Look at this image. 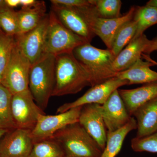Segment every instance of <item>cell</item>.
I'll use <instances>...</instances> for the list:
<instances>
[{"instance_id": "cell-1", "label": "cell", "mask_w": 157, "mask_h": 157, "mask_svg": "<svg viewBox=\"0 0 157 157\" xmlns=\"http://www.w3.org/2000/svg\"><path fill=\"white\" fill-rule=\"evenodd\" d=\"M56 84L52 97L77 94L87 86L91 78L86 67L72 52L56 56Z\"/></svg>"}, {"instance_id": "cell-2", "label": "cell", "mask_w": 157, "mask_h": 157, "mask_svg": "<svg viewBox=\"0 0 157 157\" xmlns=\"http://www.w3.org/2000/svg\"><path fill=\"white\" fill-rule=\"evenodd\" d=\"M56 56L44 53L31 66L29 89L34 101L44 110L52 97L56 84Z\"/></svg>"}, {"instance_id": "cell-3", "label": "cell", "mask_w": 157, "mask_h": 157, "mask_svg": "<svg viewBox=\"0 0 157 157\" xmlns=\"http://www.w3.org/2000/svg\"><path fill=\"white\" fill-rule=\"evenodd\" d=\"M49 139L60 146L64 157H101L103 152L78 122L65 127Z\"/></svg>"}, {"instance_id": "cell-4", "label": "cell", "mask_w": 157, "mask_h": 157, "mask_svg": "<svg viewBox=\"0 0 157 157\" xmlns=\"http://www.w3.org/2000/svg\"><path fill=\"white\" fill-rule=\"evenodd\" d=\"M73 53L90 73L91 87L117 77V73L113 68L115 56L109 49H100L86 43L76 47Z\"/></svg>"}, {"instance_id": "cell-5", "label": "cell", "mask_w": 157, "mask_h": 157, "mask_svg": "<svg viewBox=\"0 0 157 157\" xmlns=\"http://www.w3.org/2000/svg\"><path fill=\"white\" fill-rule=\"evenodd\" d=\"M44 43L43 53L56 56L73 52L79 45L88 43L64 26L51 11Z\"/></svg>"}, {"instance_id": "cell-6", "label": "cell", "mask_w": 157, "mask_h": 157, "mask_svg": "<svg viewBox=\"0 0 157 157\" xmlns=\"http://www.w3.org/2000/svg\"><path fill=\"white\" fill-rule=\"evenodd\" d=\"M30 61L15 43L1 84L14 95L29 89Z\"/></svg>"}, {"instance_id": "cell-7", "label": "cell", "mask_w": 157, "mask_h": 157, "mask_svg": "<svg viewBox=\"0 0 157 157\" xmlns=\"http://www.w3.org/2000/svg\"><path fill=\"white\" fill-rule=\"evenodd\" d=\"M82 107H76L55 115H40L36 126L31 132L34 143L49 139L65 127L78 122Z\"/></svg>"}, {"instance_id": "cell-8", "label": "cell", "mask_w": 157, "mask_h": 157, "mask_svg": "<svg viewBox=\"0 0 157 157\" xmlns=\"http://www.w3.org/2000/svg\"><path fill=\"white\" fill-rule=\"evenodd\" d=\"M11 109L17 128L31 131L36 126L39 117L45 114L35 102L29 89L13 95Z\"/></svg>"}, {"instance_id": "cell-9", "label": "cell", "mask_w": 157, "mask_h": 157, "mask_svg": "<svg viewBox=\"0 0 157 157\" xmlns=\"http://www.w3.org/2000/svg\"><path fill=\"white\" fill-rule=\"evenodd\" d=\"M125 85H128V82L127 80L117 77L110 78L91 87L84 94L76 101L60 106L57 109L56 113H62L73 108L82 107L87 104H97L102 105L114 91Z\"/></svg>"}, {"instance_id": "cell-10", "label": "cell", "mask_w": 157, "mask_h": 157, "mask_svg": "<svg viewBox=\"0 0 157 157\" xmlns=\"http://www.w3.org/2000/svg\"><path fill=\"white\" fill-rule=\"evenodd\" d=\"M49 14L33 29L14 36L15 43L33 64L43 55Z\"/></svg>"}, {"instance_id": "cell-11", "label": "cell", "mask_w": 157, "mask_h": 157, "mask_svg": "<svg viewBox=\"0 0 157 157\" xmlns=\"http://www.w3.org/2000/svg\"><path fill=\"white\" fill-rule=\"evenodd\" d=\"M62 24L74 34L90 43L96 36L86 18L78 7L52 4L51 10Z\"/></svg>"}, {"instance_id": "cell-12", "label": "cell", "mask_w": 157, "mask_h": 157, "mask_svg": "<svg viewBox=\"0 0 157 157\" xmlns=\"http://www.w3.org/2000/svg\"><path fill=\"white\" fill-rule=\"evenodd\" d=\"M78 123L103 151L106 146L107 131L102 115V105L92 104L82 106Z\"/></svg>"}, {"instance_id": "cell-13", "label": "cell", "mask_w": 157, "mask_h": 157, "mask_svg": "<svg viewBox=\"0 0 157 157\" xmlns=\"http://www.w3.org/2000/svg\"><path fill=\"white\" fill-rule=\"evenodd\" d=\"M31 131L16 128L0 140V157H29L33 146Z\"/></svg>"}, {"instance_id": "cell-14", "label": "cell", "mask_w": 157, "mask_h": 157, "mask_svg": "<svg viewBox=\"0 0 157 157\" xmlns=\"http://www.w3.org/2000/svg\"><path fill=\"white\" fill-rule=\"evenodd\" d=\"M118 90L114 91L102 105V115L107 132L120 129L132 117L129 114Z\"/></svg>"}, {"instance_id": "cell-15", "label": "cell", "mask_w": 157, "mask_h": 157, "mask_svg": "<svg viewBox=\"0 0 157 157\" xmlns=\"http://www.w3.org/2000/svg\"><path fill=\"white\" fill-rule=\"evenodd\" d=\"M135 9V6H132L126 14L117 18L106 19L97 17L93 19L91 25L92 30L104 42L107 49H111L113 38L119 29L133 19Z\"/></svg>"}, {"instance_id": "cell-16", "label": "cell", "mask_w": 157, "mask_h": 157, "mask_svg": "<svg viewBox=\"0 0 157 157\" xmlns=\"http://www.w3.org/2000/svg\"><path fill=\"white\" fill-rule=\"evenodd\" d=\"M131 116L139 107L157 97V82L130 90H118Z\"/></svg>"}, {"instance_id": "cell-17", "label": "cell", "mask_w": 157, "mask_h": 157, "mask_svg": "<svg viewBox=\"0 0 157 157\" xmlns=\"http://www.w3.org/2000/svg\"><path fill=\"white\" fill-rule=\"evenodd\" d=\"M149 41L144 34L132 40L116 57L113 63L114 71L118 73L126 70L141 58Z\"/></svg>"}, {"instance_id": "cell-18", "label": "cell", "mask_w": 157, "mask_h": 157, "mask_svg": "<svg viewBox=\"0 0 157 157\" xmlns=\"http://www.w3.org/2000/svg\"><path fill=\"white\" fill-rule=\"evenodd\" d=\"M133 115L137 119L136 137L141 138L157 132V97L139 107Z\"/></svg>"}, {"instance_id": "cell-19", "label": "cell", "mask_w": 157, "mask_h": 157, "mask_svg": "<svg viewBox=\"0 0 157 157\" xmlns=\"http://www.w3.org/2000/svg\"><path fill=\"white\" fill-rule=\"evenodd\" d=\"M154 66L151 62L138 59L128 69L117 73V77L126 80L128 85L135 84H147L157 82V72L151 69Z\"/></svg>"}, {"instance_id": "cell-20", "label": "cell", "mask_w": 157, "mask_h": 157, "mask_svg": "<svg viewBox=\"0 0 157 157\" xmlns=\"http://www.w3.org/2000/svg\"><path fill=\"white\" fill-rule=\"evenodd\" d=\"M46 11L45 2L39 1L33 7L21 8L17 11L19 34L27 33L36 27L47 15Z\"/></svg>"}, {"instance_id": "cell-21", "label": "cell", "mask_w": 157, "mask_h": 157, "mask_svg": "<svg viewBox=\"0 0 157 157\" xmlns=\"http://www.w3.org/2000/svg\"><path fill=\"white\" fill-rule=\"evenodd\" d=\"M137 128V121L132 117L128 122L120 129L107 132L106 146L101 157H115L120 151L124 140L132 130Z\"/></svg>"}, {"instance_id": "cell-22", "label": "cell", "mask_w": 157, "mask_h": 157, "mask_svg": "<svg viewBox=\"0 0 157 157\" xmlns=\"http://www.w3.org/2000/svg\"><path fill=\"white\" fill-rule=\"evenodd\" d=\"M13 94L0 83V129L8 131L17 128L12 116Z\"/></svg>"}, {"instance_id": "cell-23", "label": "cell", "mask_w": 157, "mask_h": 157, "mask_svg": "<svg viewBox=\"0 0 157 157\" xmlns=\"http://www.w3.org/2000/svg\"><path fill=\"white\" fill-rule=\"evenodd\" d=\"M133 19L137 23V30L132 40L142 36L147 29L157 24V9L146 5L137 6Z\"/></svg>"}, {"instance_id": "cell-24", "label": "cell", "mask_w": 157, "mask_h": 157, "mask_svg": "<svg viewBox=\"0 0 157 157\" xmlns=\"http://www.w3.org/2000/svg\"><path fill=\"white\" fill-rule=\"evenodd\" d=\"M137 30V23L132 19L119 29L113 38L110 50L114 56L118 54L132 41Z\"/></svg>"}, {"instance_id": "cell-25", "label": "cell", "mask_w": 157, "mask_h": 157, "mask_svg": "<svg viewBox=\"0 0 157 157\" xmlns=\"http://www.w3.org/2000/svg\"><path fill=\"white\" fill-rule=\"evenodd\" d=\"M95 8L98 17L102 18H117L122 16L120 0H90Z\"/></svg>"}, {"instance_id": "cell-26", "label": "cell", "mask_w": 157, "mask_h": 157, "mask_svg": "<svg viewBox=\"0 0 157 157\" xmlns=\"http://www.w3.org/2000/svg\"><path fill=\"white\" fill-rule=\"evenodd\" d=\"M29 157H64L60 146L52 139L34 143Z\"/></svg>"}, {"instance_id": "cell-27", "label": "cell", "mask_w": 157, "mask_h": 157, "mask_svg": "<svg viewBox=\"0 0 157 157\" xmlns=\"http://www.w3.org/2000/svg\"><path fill=\"white\" fill-rule=\"evenodd\" d=\"M15 43L14 36L7 35L2 31L0 33V83L10 62Z\"/></svg>"}, {"instance_id": "cell-28", "label": "cell", "mask_w": 157, "mask_h": 157, "mask_svg": "<svg viewBox=\"0 0 157 157\" xmlns=\"http://www.w3.org/2000/svg\"><path fill=\"white\" fill-rule=\"evenodd\" d=\"M0 29L10 36H14L19 34L17 11L8 8L0 13Z\"/></svg>"}, {"instance_id": "cell-29", "label": "cell", "mask_w": 157, "mask_h": 157, "mask_svg": "<svg viewBox=\"0 0 157 157\" xmlns=\"http://www.w3.org/2000/svg\"><path fill=\"white\" fill-rule=\"evenodd\" d=\"M131 146L135 151L157 153V132L146 137L133 138Z\"/></svg>"}, {"instance_id": "cell-30", "label": "cell", "mask_w": 157, "mask_h": 157, "mask_svg": "<svg viewBox=\"0 0 157 157\" xmlns=\"http://www.w3.org/2000/svg\"><path fill=\"white\" fill-rule=\"evenodd\" d=\"M52 4L75 8L91 5L90 0H51Z\"/></svg>"}, {"instance_id": "cell-31", "label": "cell", "mask_w": 157, "mask_h": 157, "mask_svg": "<svg viewBox=\"0 0 157 157\" xmlns=\"http://www.w3.org/2000/svg\"><path fill=\"white\" fill-rule=\"evenodd\" d=\"M157 50V36L154 38L152 40H150L143 54L149 55L153 52Z\"/></svg>"}, {"instance_id": "cell-32", "label": "cell", "mask_w": 157, "mask_h": 157, "mask_svg": "<svg viewBox=\"0 0 157 157\" xmlns=\"http://www.w3.org/2000/svg\"><path fill=\"white\" fill-rule=\"evenodd\" d=\"M39 1L37 0H20V6L21 8H29L36 5Z\"/></svg>"}, {"instance_id": "cell-33", "label": "cell", "mask_w": 157, "mask_h": 157, "mask_svg": "<svg viewBox=\"0 0 157 157\" xmlns=\"http://www.w3.org/2000/svg\"><path fill=\"white\" fill-rule=\"evenodd\" d=\"M7 6L10 9H13L20 6V0H5Z\"/></svg>"}, {"instance_id": "cell-34", "label": "cell", "mask_w": 157, "mask_h": 157, "mask_svg": "<svg viewBox=\"0 0 157 157\" xmlns=\"http://www.w3.org/2000/svg\"><path fill=\"white\" fill-rule=\"evenodd\" d=\"M9 8L7 6L5 0H0V13Z\"/></svg>"}, {"instance_id": "cell-35", "label": "cell", "mask_w": 157, "mask_h": 157, "mask_svg": "<svg viewBox=\"0 0 157 157\" xmlns=\"http://www.w3.org/2000/svg\"><path fill=\"white\" fill-rule=\"evenodd\" d=\"M142 58L144 59L145 60L151 62V63H152L154 65V66H155V65L157 66V62H156L154 60L152 59H151L149 56L147 55L143 54L142 55Z\"/></svg>"}, {"instance_id": "cell-36", "label": "cell", "mask_w": 157, "mask_h": 157, "mask_svg": "<svg viewBox=\"0 0 157 157\" xmlns=\"http://www.w3.org/2000/svg\"><path fill=\"white\" fill-rule=\"evenodd\" d=\"M146 6L157 9V0H150L146 3Z\"/></svg>"}, {"instance_id": "cell-37", "label": "cell", "mask_w": 157, "mask_h": 157, "mask_svg": "<svg viewBox=\"0 0 157 157\" xmlns=\"http://www.w3.org/2000/svg\"><path fill=\"white\" fill-rule=\"evenodd\" d=\"M8 132H9V131H7V130L0 129V140L2 139L3 136Z\"/></svg>"}, {"instance_id": "cell-38", "label": "cell", "mask_w": 157, "mask_h": 157, "mask_svg": "<svg viewBox=\"0 0 157 157\" xmlns=\"http://www.w3.org/2000/svg\"><path fill=\"white\" fill-rule=\"evenodd\" d=\"M2 30H1V29H0V33H1V32H2Z\"/></svg>"}]
</instances>
